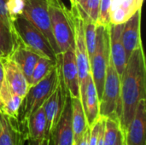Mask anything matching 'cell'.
Segmentation results:
<instances>
[{
	"instance_id": "6da1fadb",
	"label": "cell",
	"mask_w": 146,
	"mask_h": 145,
	"mask_svg": "<svg viewBox=\"0 0 146 145\" xmlns=\"http://www.w3.org/2000/svg\"><path fill=\"white\" fill-rule=\"evenodd\" d=\"M120 126L123 133L131 123L139 103L146 99V63L143 45L137 48L127 59L121 76Z\"/></svg>"
},
{
	"instance_id": "7a4b0ae2",
	"label": "cell",
	"mask_w": 146,
	"mask_h": 145,
	"mask_svg": "<svg viewBox=\"0 0 146 145\" xmlns=\"http://www.w3.org/2000/svg\"><path fill=\"white\" fill-rule=\"evenodd\" d=\"M48 9L51 32L62 54L74 44L73 16L62 0H48Z\"/></svg>"
},
{
	"instance_id": "3957f363",
	"label": "cell",
	"mask_w": 146,
	"mask_h": 145,
	"mask_svg": "<svg viewBox=\"0 0 146 145\" xmlns=\"http://www.w3.org/2000/svg\"><path fill=\"white\" fill-rule=\"evenodd\" d=\"M58 79V62L50 72L36 85L29 86L28 91L22 99L18 120L21 125L37 109L43 106L46 99L56 88Z\"/></svg>"
},
{
	"instance_id": "277c9868",
	"label": "cell",
	"mask_w": 146,
	"mask_h": 145,
	"mask_svg": "<svg viewBox=\"0 0 146 145\" xmlns=\"http://www.w3.org/2000/svg\"><path fill=\"white\" fill-rule=\"evenodd\" d=\"M13 28L15 43L22 44L39 56L47 57L53 61L57 60V56L46 37L24 16L13 21Z\"/></svg>"
},
{
	"instance_id": "5b68a950",
	"label": "cell",
	"mask_w": 146,
	"mask_h": 145,
	"mask_svg": "<svg viewBox=\"0 0 146 145\" xmlns=\"http://www.w3.org/2000/svg\"><path fill=\"white\" fill-rule=\"evenodd\" d=\"M74 31V55L76 66L80 79V97L85 93L86 85L91 77L90 60L86 50L85 34H84V20L82 9L79 6H71L70 9Z\"/></svg>"
},
{
	"instance_id": "8992f818",
	"label": "cell",
	"mask_w": 146,
	"mask_h": 145,
	"mask_svg": "<svg viewBox=\"0 0 146 145\" xmlns=\"http://www.w3.org/2000/svg\"><path fill=\"white\" fill-rule=\"evenodd\" d=\"M109 26H97L96 47L94 53L90 59L91 76L97 91L98 100H100L102 97L110 58Z\"/></svg>"
},
{
	"instance_id": "52a82bcc",
	"label": "cell",
	"mask_w": 146,
	"mask_h": 145,
	"mask_svg": "<svg viewBox=\"0 0 146 145\" xmlns=\"http://www.w3.org/2000/svg\"><path fill=\"white\" fill-rule=\"evenodd\" d=\"M99 115L105 118L121 116V79L110 57L106 70L102 97L99 100Z\"/></svg>"
},
{
	"instance_id": "ba28073f",
	"label": "cell",
	"mask_w": 146,
	"mask_h": 145,
	"mask_svg": "<svg viewBox=\"0 0 146 145\" xmlns=\"http://www.w3.org/2000/svg\"><path fill=\"white\" fill-rule=\"evenodd\" d=\"M22 16L33 24L46 37L56 56L60 55L59 49L51 32L48 0H25Z\"/></svg>"
},
{
	"instance_id": "9c48e42d",
	"label": "cell",
	"mask_w": 146,
	"mask_h": 145,
	"mask_svg": "<svg viewBox=\"0 0 146 145\" xmlns=\"http://www.w3.org/2000/svg\"><path fill=\"white\" fill-rule=\"evenodd\" d=\"M57 62H58V79H57L56 88L53 91V92L50 94V96L46 99L44 103L43 104V108H44L45 118H46L48 137H50L51 132L54 130L55 126H56L62 115L65 101H66L67 96L68 95L64 81H63L62 75L58 57H57Z\"/></svg>"
},
{
	"instance_id": "30bf717a",
	"label": "cell",
	"mask_w": 146,
	"mask_h": 145,
	"mask_svg": "<svg viewBox=\"0 0 146 145\" xmlns=\"http://www.w3.org/2000/svg\"><path fill=\"white\" fill-rule=\"evenodd\" d=\"M63 81L71 97H80V79L76 66L74 44L57 56Z\"/></svg>"
},
{
	"instance_id": "8fae6325",
	"label": "cell",
	"mask_w": 146,
	"mask_h": 145,
	"mask_svg": "<svg viewBox=\"0 0 146 145\" xmlns=\"http://www.w3.org/2000/svg\"><path fill=\"white\" fill-rule=\"evenodd\" d=\"M50 138L53 145H74V130L72 125V102L69 94L67 96L62 115L51 132Z\"/></svg>"
},
{
	"instance_id": "7c38bea8",
	"label": "cell",
	"mask_w": 146,
	"mask_h": 145,
	"mask_svg": "<svg viewBox=\"0 0 146 145\" xmlns=\"http://www.w3.org/2000/svg\"><path fill=\"white\" fill-rule=\"evenodd\" d=\"M146 99H142L135 115L124 132L126 145H146Z\"/></svg>"
},
{
	"instance_id": "4fadbf2b",
	"label": "cell",
	"mask_w": 146,
	"mask_h": 145,
	"mask_svg": "<svg viewBox=\"0 0 146 145\" xmlns=\"http://www.w3.org/2000/svg\"><path fill=\"white\" fill-rule=\"evenodd\" d=\"M122 27L123 24H110L109 26L110 57L120 78L125 69L127 62L126 51L121 41Z\"/></svg>"
},
{
	"instance_id": "5bb4252c",
	"label": "cell",
	"mask_w": 146,
	"mask_h": 145,
	"mask_svg": "<svg viewBox=\"0 0 146 145\" xmlns=\"http://www.w3.org/2000/svg\"><path fill=\"white\" fill-rule=\"evenodd\" d=\"M25 140L26 132L18 118H11L0 112V145H23Z\"/></svg>"
},
{
	"instance_id": "9a60e30c",
	"label": "cell",
	"mask_w": 146,
	"mask_h": 145,
	"mask_svg": "<svg viewBox=\"0 0 146 145\" xmlns=\"http://www.w3.org/2000/svg\"><path fill=\"white\" fill-rule=\"evenodd\" d=\"M141 9L137 10L124 24L121 32V41L126 51L127 60L131 54L142 45L140 36Z\"/></svg>"
},
{
	"instance_id": "2e32d148",
	"label": "cell",
	"mask_w": 146,
	"mask_h": 145,
	"mask_svg": "<svg viewBox=\"0 0 146 145\" xmlns=\"http://www.w3.org/2000/svg\"><path fill=\"white\" fill-rule=\"evenodd\" d=\"M2 63L4 71V80L9 90L12 93L23 98L29 88V84L24 73L18 65L9 56L3 58Z\"/></svg>"
},
{
	"instance_id": "e0dca14e",
	"label": "cell",
	"mask_w": 146,
	"mask_h": 145,
	"mask_svg": "<svg viewBox=\"0 0 146 145\" xmlns=\"http://www.w3.org/2000/svg\"><path fill=\"white\" fill-rule=\"evenodd\" d=\"M9 57L18 65L29 84L33 68L40 56L37 53L24 46L22 44L16 42L14 50Z\"/></svg>"
},
{
	"instance_id": "ac0fdd59",
	"label": "cell",
	"mask_w": 146,
	"mask_h": 145,
	"mask_svg": "<svg viewBox=\"0 0 146 145\" xmlns=\"http://www.w3.org/2000/svg\"><path fill=\"white\" fill-rule=\"evenodd\" d=\"M26 132L27 140H41L47 136L46 118L43 106L37 109L22 125Z\"/></svg>"
},
{
	"instance_id": "d6986e66",
	"label": "cell",
	"mask_w": 146,
	"mask_h": 145,
	"mask_svg": "<svg viewBox=\"0 0 146 145\" xmlns=\"http://www.w3.org/2000/svg\"><path fill=\"white\" fill-rule=\"evenodd\" d=\"M80 99L86 117L87 124L91 126L99 117V100L92 76L89 78L85 93Z\"/></svg>"
},
{
	"instance_id": "ffe728a7",
	"label": "cell",
	"mask_w": 146,
	"mask_h": 145,
	"mask_svg": "<svg viewBox=\"0 0 146 145\" xmlns=\"http://www.w3.org/2000/svg\"><path fill=\"white\" fill-rule=\"evenodd\" d=\"M22 97L12 93L3 80L0 86V112L11 118H18Z\"/></svg>"
},
{
	"instance_id": "44dd1931",
	"label": "cell",
	"mask_w": 146,
	"mask_h": 145,
	"mask_svg": "<svg viewBox=\"0 0 146 145\" xmlns=\"http://www.w3.org/2000/svg\"><path fill=\"white\" fill-rule=\"evenodd\" d=\"M72 102V125L74 141L78 140L89 128L86 117L80 97H71Z\"/></svg>"
},
{
	"instance_id": "7402d4cb",
	"label": "cell",
	"mask_w": 146,
	"mask_h": 145,
	"mask_svg": "<svg viewBox=\"0 0 146 145\" xmlns=\"http://www.w3.org/2000/svg\"><path fill=\"white\" fill-rule=\"evenodd\" d=\"M124 140V133L118 119L105 118L104 145H117Z\"/></svg>"
},
{
	"instance_id": "603a6c76",
	"label": "cell",
	"mask_w": 146,
	"mask_h": 145,
	"mask_svg": "<svg viewBox=\"0 0 146 145\" xmlns=\"http://www.w3.org/2000/svg\"><path fill=\"white\" fill-rule=\"evenodd\" d=\"M57 60L53 61L47 57L40 56L33 68V73L31 75V79L29 81V86L36 85L41 79H43L50 70L56 65Z\"/></svg>"
},
{
	"instance_id": "cb8c5ba5",
	"label": "cell",
	"mask_w": 146,
	"mask_h": 145,
	"mask_svg": "<svg viewBox=\"0 0 146 145\" xmlns=\"http://www.w3.org/2000/svg\"><path fill=\"white\" fill-rule=\"evenodd\" d=\"M83 20H84V34L86 50L89 56V60L92 58L95 47H96V38H97V24L92 21L86 13L82 9Z\"/></svg>"
},
{
	"instance_id": "d4e9b609",
	"label": "cell",
	"mask_w": 146,
	"mask_h": 145,
	"mask_svg": "<svg viewBox=\"0 0 146 145\" xmlns=\"http://www.w3.org/2000/svg\"><path fill=\"white\" fill-rule=\"evenodd\" d=\"M15 44V39L12 31L0 17V50L6 57L11 54Z\"/></svg>"
},
{
	"instance_id": "484cf974",
	"label": "cell",
	"mask_w": 146,
	"mask_h": 145,
	"mask_svg": "<svg viewBox=\"0 0 146 145\" xmlns=\"http://www.w3.org/2000/svg\"><path fill=\"white\" fill-rule=\"evenodd\" d=\"M24 7L25 0H7L6 9L12 24L15 19L23 15Z\"/></svg>"
},
{
	"instance_id": "4316f807",
	"label": "cell",
	"mask_w": 146,
	"mask_h": 145,
	"mask_svg": "<svg viewBox=\"0 0 146 145\" xmlns=\"http://www.w3.org/2000/svg\"><path fill=\"white\" fill-rule=\"evenodd\" d=\"M110 2L111 0H101L97 26H109L110 25Z\"/></svg>"
},
{
	"instance_id": "83f0119b",
	"label": "cell",
	"mask_w": 146,
	"mask_h": 145,
	"mask_svg": "<svg viewBox=\"0 0 146 145\" xmlns=\"http://www.w3.org/2000/svg\"><path fill=\"white\" fill-rule=\"evenodd\" d=\"M133 15L125 8L119 7L110 12V24H124Z\"/></svg>"
},
{
	"instance_id": "f1b7e54d",
	"label": "cell",
	"mask_w": 146,
	"mask_h": 145,
	"mask_svg": "<svg viewBox=\"0 0 146 145\" xmlns=\"http://www.w3.org/2000/svg\"><path fill=\"white\" fill-rule=\"evenodd\" d=\"M101 0H86V4L83 8H81L88 15V17L97 24L99 6Z\"/></svg>"
},
{
	"instance_id": "f546056e",
	"label": "cell",
	"mask_w": 146,
	"mask_h": 145,
	"mask_svg": "<svg viewBox=\"0 0 146 145\" xmlns=\"http://www.w3.org/2000/svg\"><path fill=\"white\" fill-rule=\"evenodd\" d=\"M6 3L7 0H0V17L3 19V21L5 22V24L9 27V29L12 31L14 36H15V32H14V28H13V24L9 17L8 12H7V9H6Z\"/></svg>"
},
{
	"instance_id": "4dcf8cb0",
	"label": "cell",
	"mask_w": 146,
	"mask_h": 145,
	"mask_svg": "<svg viewBox=\"0 0 146 145\" xmlns=\"http://www.w3.org/2000/svg\"><path fill=\"white\" fill-rule=\"evenodd\" d=\"M89 133H90V127L86 130V132L76 141H74V145H88L89 144Z\"/></svg>"
},
{
	"instance_id": "1f68e13d",
	"label": "cell",
	"mask_w": 146,
	"mask_h": 145,
	"mask_svg": "<svg viewBox=\"0 0 146 145\" xmlns=\"http://www.w3.org/2000/svg\"><path fill=\"white\" fill-rule=\"evenodd\" d=\"M27 145H53L50 138H45L41 140H27Z\"/></svg>"
},
{
	"instance_id": "d6a6232c",
	"label": "cell",
	"mask_w": 146,
	"mask_h": 145,
	"mask_svg": "<svg viewBox=\"0 0 146 145\" xmlns=\"http://www.w3.org/2000/svg\"><path fill=\"white\" fill-rule=\"evenodd\" d=\"M4 80V71H3V66L2 63V61H0V86L3 84Z\"/></svg>"
},
{
	"instance_id": "836d02e7",
	"label": "cell",
	"mask_w": 146,
	"mask_h": 145,
	"mask_svg": "<svg viewBox=\"0 0 146 145\" xmlns=\"http://www.w3.org/2000/svg\"><path fill=\"white\" fill-rule=\"evenodd\" d=\"M135 1V3H136V6L139 9H141L142 8V4H143V1L144 0H134Z\"/></svg>"
},
{
	"instance_id": "e575fe53",
	"label": "cell",
	"mask_w": 146,
	"mask_h": 145,
	"mask_svg": "<svg viewBox=\"0 0 146 145\" xmlns=\"http://www.w3.org/2000/svg\"><path fill=\"white\" fill-rule=\"evenodd\" d=\"M86 0H78V5L80 8H83L86 4Z\"/></svg>"
},
{
	"instance_id": "d590c367",
	"label": "cell",
	"mask_w": 146,
	"mask_h": 145,
	"mask_svg": "<svg viewBox=\"0 0 146 145\" xmlns=\"http://www.w3.org/2000/svg\"><path fill=\"white\" fill-rule=\"evenodd\" d=\"M71 6H76L78 5V0H70Z\"/></svg>"
},
{
	"instance_id": "8d00e7d4",
	"label": "cell",
	"mask_w": 146,
	"mask_h": 145,
	"mask_svg": "<svg viewBox=\"0 0 146 145\" xmlns=\"http://www.w3.org/2000/svg\"><path fill=\"white\" fill-rule=\"evenodd\" d=\"M5 57H6L5 55H4V54L3 53V51L0 50V61H2V60H3V58H5Z\"/></svg>"
}]
</instances>
